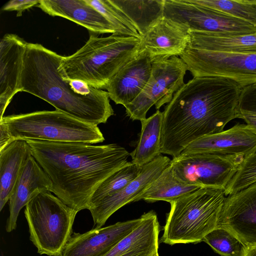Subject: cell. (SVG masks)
<instances>
[{
	"label": "cell",
	"mask_w": 256,
	"mask_h": 256,
	"mask_svg": "<svg viewBox=\"0 0 256 256\" xmlns=\"http://www.w3.org/2000/svg\"><path fill=\"white\" fill-rule=\"evenodd\" d=\"M202 241L221 256H240L243 246L230 232L218 227L207 234Z\"/></svg>",
	"instance_id": "obj_30"
},
{
	"label": "cell",
	"mask_w": 256,
	"mask_h": 256,
	"mask_svg": "<svg viewBox=\"0 0 256 256\" xmlns=\"http://www.w3.org/2000/svg\"><path fill=\"white\" fill-rule=\"evenodd\" d=\"M142 166L128 162L105 179L98 187L92 196L90 206L112 196L124 188L140 174Z\"/></svg>",
	"instance_id": "obj_27"
},
{
	"label": "cell",
	"mask_w": 256,
	"mask_h": 256,
	"mask_svg": "<svg viewBox=\"0 0 256 256\" xmlns=\"http://www.w3.org/2000/svg\"><path fill=\"white\" fill-rule=\"evenodd\" d=\"M62 58L40 44L27 42L20 92L31 94L87 123H106L114 114L108 93L64 79L58 70Z\"/></svg>",
	"instance_id": "obj_3"
},
{
	"label": "cell",
	"mask_w": 256,
	"mask_h": 256,
	"mask_svg": "<svg viewBox=\"0 0 256 256\" xmlns=\"http://www.w3.org/2000/svg\"><path fill=\"white\" fill-rule=\"evenodd\" d=\"M237 118L244 120L246 124L254 128L256 130V116L250 114H238Z\"/></svg>",
	"instance_id": "obj_35"
},
{
	"label": "cell",
	"mask_w": 256,
	"mask_h": 256,
	"mask_svg": "<svg viewBox=\"0 0 256 256\" xmlns=\"http://www.w3.org/2000/svg\"><path fill=\"white\" fill-rule=\"evenodd\" d=\"M244 155L180 154L172 158L174 176L185 184L225 190L244 162Z\"/></svg>",
	"instance_id": "obj_8"
},
{
	"label": "cell",
	"mask_w": 256,
	"mask_h": 256,
	"mask_svg": "<svg viewBox=\"0 0 256 256\" xmlns=\"http://www.w3.org/2000/svg\"><path fill=\"white\" fill-rule=\"evenodd\" d=\"M12 142V138L5 126L0 122V150Z\"/></svg>",
	"instance_id": "obj_34"
},
{
	"label": "cell",
	"mask_w": 256,
	"mask_h": 256,
	"mask_svg": "<svg viewBox=\"0 0 256 256\" xmlns=\"http://www.w3.org/2000/svg\"><path fill=\"white\" fill-rule=\"evenodd\" d=\"M142 37L164 16V0H112Z\"/></svg>",
	"instance_id": "obj_25"
},
{
	"label": "cell",
	"mask_w": 256,
	"mask_h": 256,
	"mask_svg": "<svg viewBox=\"0 0 256 256\" xmlns=\"http://www.w3.org/2000/svg\"><path fill=\"white\" fill-rule=\"evenodd\" d=\"M142 217L101 228L83 234L74 233L60 256H104L136 228Z\"/></svg>",
	"instance_id": "obj_14"
},
{
	"label": "cell",
	"mask_w": 256,
	"mask_h": 256,
	"mask_svg": "<svg viewBox=\"0 0 256 256\" xmlns=\"http://www.w3.org/2000/svg\"><path fill=\"white\" fill-rule=\"evenodd\" d=\"M256 152V130L238 123L221 132L204 136L192 142L181 154L205 153L244 155Z\"/></svg>",
	"instance_id": "obj_16"
},
{
	"label": "cell",
	"mask_w": 256,
	"mask_h": 256,
	"mask_svg": "<svg viewBox=\"0 0 256 256\" xmlns=\"http://www.w3.org/2000/svg\"><path fill=\"white\" fill-rule=\"evenodd\" d=\"M256 182V152L247 156L224 190L226 196Z\"/></svg>",
	"instance_id": "obj_31"
},
{
	"label": "cell",
	"mask_w": 256,
	"mask_h": 256,
	"mask_svg": "<svg viewBox=\"0 0 256 256\" xmlns=\"http://www.w3.org/2000/svg\"><path fill=\"white\" fill-rule=\"evenodd\" d=\"M180 58L194 77L226 78L242 88L256 84V53L220 52L188 46Z\"/></svg>",
	"instance_id": "obj_10"
},
{
	"label": "cell",
	"mask_w": 256,
	"mask_h": 256,
	"mask_svg": "<svg viewBox=\"0 0 256 256\" xmlns=\"http://www.w3.org/2000/svg\"><path fill=\"white\" fill-rule=\"evenodd\" d=\"M163 117V112L157 110L150 116L140 121L139 140L135 149L130 153L132 163L142 166L161 154Z\"/></svg>",
	"instance_id": "obj_24"
},
{
	"label": "cell",
	"mask_w": 256,
	"mask_h": 256,
	"mask_svg": "<svg viewBox=\"0 0 256 256\" xmlns=\"http://www.w3.org/2000/svg\"><path fill=\"white\" fill-rule=\"evenodd\" d=\"M37 6L50 16L66 18L92 32L114 34L108 20L86 0H40Z\"/></svg>",
	"instance_id": "obj_20"
},
{
	"label": "cell",
	"mask_w": 256,
	"mask_h": 256,
	"mask_svg": "<svg viewBox=\"0 0 256 256\" xmlns=\"http://www.w3.org/2000/svg\"><path fill=\"white\" fill-rule=\"evenodd\" d=\"M108 20L114 30V35L141 36L128 18L112 2V0H86Z\"/></svg>",
	"instance_id": "obj_28"
},
{
	"label": "cell",
	"mask_w": 256,
	"mask_h": 256,
	"mask_svg": "<svg viewBox=\"0 0 256 256\" xmlns=\"http://www.w3.org/2000/svg\"><path fill=\"white\" fill-rule=\"evenodd\" d=\"M12 142L20 140L95 144L104 140L98 126L56 110L4 116L0 120Z\"/></svg>",
	"instance_id": "obj_6"
},
{
	"label": "cell",
	"mask_w": 256,
	"mask_h": 256,
	"mask_svg": "<svg viewBox=\"0 0 256 256\" xmlns=\"http://www.w3.org/2000/svg\"><path fill=\"white\" fill-rule=\"evenodd\" d=\"M218 227L230 232L244 247L256 244V182L226 197Z\"/></svg>",
	"instance_id": "obj_12"
},
{
	"label": "cell",
	"mask_w": 256,
	"mask_h": 256,
	"mask_svg": "<svg viewBox=\"0 0 256 256\" xmlns=\"http://www.w3.org/2000/svg\"><path fill=\"white\" fill-rule=\"evenodd\" d=\"M152 61L150 77L140 94L124 106L126 116L135 120L146 118L147 112L154 105L156 110L169 103L174 94L184 84L188 68L177 56L157 58Z\"/></svg>",
	"instance_id": "obj_9"
},
{
	"label": "cell",
	"mask_w": 256,
	"mask_h": 256,
	"mask_svg": "<svg viewBox=\"0 0 256 256\" xmlns=\"http://www.w3.org/2000/svg\"><path fill=\"white\" fill-rule=\"evenodd\" d=\"M240 256H256V244L242 246Z\"/></svg>",
	"instance_id": "obj_36"
},
{
	"label": "cell",
	"mask_w": 256,
	"mask_h": 256,
	"mask_svg": "<svg viewBox=\"0 0 256 256\" xmlns=\"http://www.w3.org/2000/svg\"><path fill=\"white\" fill-rule=\"evenodd\" d=\"M164 16L186 23L193 31L222 34L256 33V26L249 22L189 0H164Z\"/></svg>",
	"instance_id": "obj_11"
},
{
	"label": "cell",
	"mask_w": 256,
	"mask_h": 256,
	"mask_svg": "<svg viewBox=\"0 0 256 256\" xmlns=\"http://www.w3.org/2000/svg\"><path fill=\"white\" fill-rule=\"evenodd\" d=\"M52 188L51 180L32 156L22 169L10 198L6 231L10 232L16 229L20 211L32 198L40 193L52 192Z\"/></svg>",
	"instance_id": "obj_18"
},
{
	"label": "cell",
	"mask_w": 256,
	"mask_h": 256,
	"mask_svg": "<svg viewBox=\"0 0 256 256\" xmlns=\"http://www.w3.org/2000/svg\"><path fill=\"white\" fill-rule=\"evenodd\" d=\"M242 86L220 76L194 77L165 106L161 153L176 157L192 142L224 130L237 118Z\"/></svg>",
	"instance_id": "obj_1"
},
{
	"label": "cell",
	"mask_w": 256,
	"mask_h": 256,
	"mask_svg": "<svg viewBox=\"0 0 256 256\" xmlns=\"http://www.w3.org/2000/svg\"><path fill=\"white\" fill-rule=\"evenodd\" d=\"M151 72L150 58L139 52L114 75L106 86L110 98L124 106L131 103L144 88Z\"/></svg>",
	"instance_id": "obj_19"
},
{
	"label": "cell",
	"mask_w": 256,
	"mask_h": 256,
	"mask_svg": "<svg viewBox=\"0 0 256 256\" xmlns=\"http://www.w3.org/2000/svg\"><path fill=\"white\" fill-rule=\"evenodd\" d=\"M188 46L210 52L248 54L256 53V33L222 34L190 30Z\"/></svg>",
	"instance_id": "obj_23"
},
{
	"label": "cell",
	"mask_w": 256,
	"mask_h": 256,
	"mask_svg": "<svg viewBox=\"0 0 256 256\" xmlns=\"http://www.w3.org/2000/svg\"><path fill=\"white\" fill-rule=\"evenodd\" d=\"M171 160L168 157L160 154L143 166L139 175L124 188L90 205L88 210L92 216L94 226L102 227L116 210L130 202H137L138 198L170 165Z\"/></svg>",
	"instance_id": "obj_13"
},
{
	"label": "cell",
	"mask_w": 256,
	"mask_h": 256,
	"mask_svg": "<svg viewBox=\"0 0 256 256\" xmlns=\"http://www.w3.org/2000/svg\"><path fill=\"white\" fill-rule=\"evenodd\" d=\"M190 39L188 24L164 16L141 37L139 52H144L151 60L180 56Z\"/></svg>",
	"instance_id": "obj_15"
},
{
	"label": "cell",
	"mask_w": 256,
	"mask_h": 256,
	"mask_svg": "<svg viewBox=\"0 0 256 256\" xmlns=\"http://www.w3.org/2000/svg\"><path fill=\"white\" fill-rule=\"evenodd\" d=\"M140 224L104 256H152L158 252L160 226L156 214H143Z\"/></svg>",
	"instance_id": "obj_21"
},
{
	"label": "cell",
	"mask_w": 256,
	"mask_h": 256,
	"mask_svg": "<svg viewBox=\"0 0 256 256\" xmlns=\"http://www.w3.org/2000/svg\"><path fill=\"white\" fill-rule=\"evenodd\" d=\"M32 156L28 144L15 140L0 150V211L12 192L20 173Z\"/></svg>",
	"instance_id": "obj_22"
},
{
	"label": "cell",
	"mask_w": 256,
	"mask_h": 256,
	"mask_svg": "<svg viewBox=\"0 0 256 256\" xmlns=\"http://www.w3.org/2000/svg\"><path fill=\"white\" fill-rule=\"evenodd\" d=\"M78 212L50 192L40 193L28 202L24 214L30 240L38 254L60 255L72 235Z\"/></svg>",
	"instance_id": "obj_7"
},
{
	"label": "cell",
	"mask_w": 256,
	"mask_h": 256,
	"mask_svg": "<svg viewBox=\"0 0 256 256\" xmlns=\"http://www.w3.org/2000/svg\"><path fill=\"white\" fill-rule=\"evenodd\" d=\"M152 256H159V254H158V252H156Z\"/></svg>",
	"instance_id": "obj_37"
},
{
	"label": "cell",
	"mask_w": 256,
	"mask_h": 256,
	"mask_svg": "<svg viewBox=\"0 0 256 256\" xmlns=\"http://www.w3.org/2000/svg\"><path fill=\"white\" fill-rule=\"evenodd\" d=\"M256 116V84L242 88L238 106V114Z\"/></svg>",
	"instance_id": "obj_32"
},
{
	"label": "cell",
	"mask_w": 256,
	"mask_h": 256,
	"mask_svg": "<svg viewBox=\"0 0 256 256\" xmlns=\"http://www.w3.org/2000/svg\"><path fill=\"white\" fill-rule=\"evenodd\" d=\"M226 196L220 189L200 188L170 202L160 242L196 244L218 226Z\"/></svg>",
	"instance_id": "obj_5"
},
{
	"label": "cell",
	"mask_w": 256,
	"mask_h": 256,
	"mask_svg": "<svg viewBox=\"0 0 256 256\" xmlns=\"http://www.w3.org/2000/svg\"><path fill=\"white\" fill-rule=\"evenodd\" d=\"M40 0H11L2 8L6 11L16 10L17 16H20L24 10L37 6Z\"/></svg>",
	"instance_id": "obj_33"
},
{
	"label": "cell",
	"mask_w": 256,
	"mask_h": 256,
	"mask_svg": "<svg viewBox=\"0 0 256 256\" xmlns=\"http://www.w3.org/2000/svg\"><path fill=\"white\" fill-rule=\"evenodd\" d=\"M200 188L182 182L174 174L170 165L138 198L148 202L164 200L170 202Z\"/></svg>",
	"instance_id": "obj_26"
},
{
	"label": "cell",
	"mask_w": 256,
	"mask_h": 256,
	"mask_svg": "<svg viewBox=\"0 0 256 256\" xmlns=\"http://www.w3.org/2000/svg\"><path fill=\"white\" fill-rule=\"evenodd\" d=\"M32 154L52 184V192L78 212L89 209L94 192L128 162L130 153L116 144L26 140Z\"/></svg>",
	"instance_id": "obj_2"
},
{
	"label": "cell",
	"mask_w": 256,
	"mask_h": 256,
	"mask_svg": "<svg viewBox=\"0 0 256 256\" xmlns=\"http://www.w3.org/2000/svg\"><path fill=\"white\" fill-rule=\"evenodd\" d=\"M27 42L18 35L6 34L0 42V120L14 96L20 92Z\"/></svg>",
	"instance_id": "obj_17"
},
{
	"label": "cell",
	"mask_w": 256,
	"mask_h": 256,
	"mask_svg": "<svg viewBox=\"0 0 256 256\" xmlns=\"http://www.w3.org/2000/svg\"><path fill=\"white\" fill-rule=\"evenodd\" d=\"M140 44V39L136 37L92 34L75 53L63 56L58 70L64 79L106 89L114 75L138 54Z\"/></svg>",
	"instance_id": "obj_4"
},
{
	"label": "cell",
	"mask_w": 256,
	"mask_h": 256,
	"mask_svg": "<svg viewBox=\"0 0 256 256\" xmlns=\"http://www.w3.org/2000/svg\"><path fill=\"white\" fill-rule=\"evenodd\" d=\"M222 11L256 26V0H189Z\"/></svg>",
	"instance_id": "obj_29"
}]
</instances>
